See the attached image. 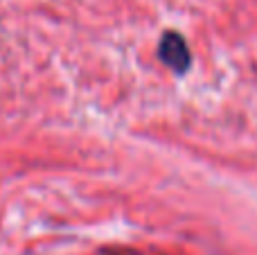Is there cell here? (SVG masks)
<instances>
[{
	"label": "cell",
	"instance_id": "cell-1",
	"mask_svg": "<svg viewBox=\"0 0 257 255\" xmlns=\"http://www.w3.org/2000/svg\"><path fill=\"white\" fill-rule=\"evenodd\" d=\"M158 57H160V61L167 68H172L176 75H183L192 63L190 48H187L185 39H183L178 32H165L163 39H160V45H158Z\"/></svg>",
	"mask_w": 257,
	"mask_h": 255
}]
</instances>
